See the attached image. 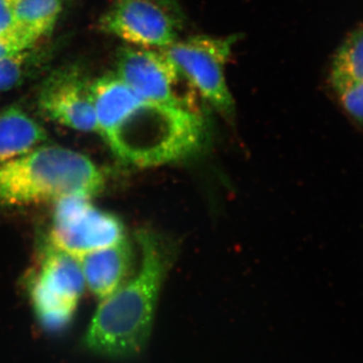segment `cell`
I'll list each match as a JSON object with an SVG mask.
<instances>
[{
  "label": "cell",
  "mask_w": 363,
  "mask_h": 363,
  "mask_svg": "<svg viewBox=\"0 0 363 363\" xmlns=\"http://www.w3.org/2000/svg\"><path fill=\"white\" fill-rule=\"evenodd\" d=\"M104 185V173L89 157L60 145H39L0 164V206L92 198Z\"/></svg>",
  "instance_id": "3"
},
{
  "label": "cell",
  "mask_w": 363,
  "mask_h": 363,
  "mask_svg": "<svg viewBox=\"0 0 363 363\" xmlns=\"http://www.w3.org/2000/svg\"><path fill=\"white\" fill-rule=\"evenodd\" d=\"M91 90L96 113L97 133L104 138L143 100L116 73L92 81Z\"/></svg>",
  "instance_id": "12"
},
{
  "label": "cell",
  "mask_w": 363,
  "mask_h": 363,
  "mask_svg": "<svg viewBox=\"0 0 363 363\" xmlns=\"http://www.w3.org/2000/svg\"><path fill=\"white\" fill-rule=\"evenodd\" d=\"M33 45H35L28 42L16 30L13 33H0V60L23 50L30 49Z\"/></svg>",
  "instance_id": "16"
},
{
  "label": "cell",
  "mask_w": 363,
  "mask_h": 363,
  "mask_svg": "<svg viewBox=\"0 0 363 363\" xmlns=\"http://www.w3.org/2000/svg\"><path fill=\"white\" fill-rule=\"evenodd\" d=\"M329 82L344 113L363 131V26L339 45L332 60Z\"/></svg>",
  "instance_id": "10"
},
{
  "label": "cell",
  "mask_w": 363,
  "mask_h": 363,
  "mask_svg": "<svg viewBox=\"0 0 363 363\" xmlns=\"http://www.w3.org/2000/svg\"><path fill=\"white\" fill-rule=\"evenodd\" d=\"M116 74L145 101L198 111L197 93L164 50L124 47L117 55Z\"/></svg>",
  "instance_id": "6"
},
{
  "label": "cell",
  "mask_w": 363,
  "mask_h": 363,
  "mask_svg": "<svg viewBox=\"0 0 363 363\" xmlns=\"http://www.w3.org/2000/svg\"><path fill=\"white\" fill-rule=\"evenodd\" d=\"M92 81L77 66L62 67L40 85L38 104L54 123L83 133H97Z\"/></svg>",
  "instance_id": "9"
},
{
  "label": "cell",
  "mask_w": 363,
  "mask_h": 363,
  "mask_svg": "<svg viewBox=\"0 0 363 363\" xmlns=\"http://www.w3.org/2000/svg\"><path fill=\"white\" fill-rule=\"evenodd\" d=\"M63 11V0H18L16 30L33 45L51 33Z\"/></svg>",
  "instance_id": "14"
},
{
  "label": "cell",
  "mask_w": 363,
  "mask_h": 363,
  "mask_svg": "<svg viewBox=\"0 0 363 363\" xmlns=\"http://www.w3.org/2000/svg\"><path fill=\"white\" fill-rule=\"evenodd\" d=\"M235 37L195 35L164 49L198 95L224 116L231 117L234 101L225 77Z\"/></svg>",
  "instance_id": "5"
},
{
  "label": "cell",
  "mask_w": 363,
  "mask_h": 363,
  "mask_svg": "<svg viewBox=\"0 0 363 363\" xmlns=\"http://www.w3.org/2000/svg\"><path fill=\"white\" fill-rule=\"evenodd\" d=\"M133 248L125 238L111 247L86 253L79 259L85 284L100 300L125 283L133 264Z\"/></svg>",
  "instance_id": "11"
},
{
  "label": "cell",
  "mask_w": 363,
  "mask_h": 363,
  "mask_svg": "<svg viewBox=\"0 0 363 363\" xmlns=\"http://www.w3.org/2000/svg\"><path fill=\"white\" fill-rule=\"evenodd\" d=\"M35 45L0 60V92L18 87L40 65Z\"/></svg>",
  "instance_id": "15"
},
{
  "label": "cell",
  "mask_w": 363,
  "mask_h": 363,
  "mask_svg": "<svg viewBox=\"0 0 363 363\" xmlns=\"http://www.w3.org/2000/svg\"><path fill=\"white\" fill-rule=\"evenodd\" d=\"M90 199L83 196L62 198L52 213L49 242L77 259L124 238L121 219L98 209Z\"/></svg>",
  "instance_id": "8"
},
{
  "label": "cell",
  "mask_w": 363,
  "mask_h": 363,
  "mask_svg": "<svg viewBox=\"0 0 363 363\" xmlns=\"http://www.w3.org/2000/svg\"><path fill=\"white\" fill-rule=\"evenodd\" d=\"M84 286L77 257L52 243L45 245L39 269L28 281L33 311L42 326L58 331L70 323Z\"/></svg>",
  "instance_id": "4"
},
{
  "label": "cell",
  "mask_w": 363,
  "mask_h": 363,
  "mask_svg": "<svg viewBox=\"0 0 363 363\" xmlns=\"http://www.w3.org/2000/svg\"><path fill=\"white\" fill-rule=\"evenodd\" d=\"M18 0H0V33L16 30V11Z\"/></svg>",
  "instance_id": "17"
},
{
  "label": "cell",
  "mask_w": 363,
  "mask_h": 363,
  "mask_svg": "<svg viewBox=\"0 0 363 363\" xmlns=\"http://www.w3.org/2000/svg\"><path fill=\"white\" fill-rule=\"evenodd\" d=\"M47 138L45 128L20 107L0 112V164L23 156Z\"/></svg>",
  "instance_id": "13"
},
{
  "label": "cell",
  "mask_w": 363,
  "mask_h": 363,
  "mask_svg": "<svg viewBox=\"0 0 363 363\" xmlns=\"http://www.w3.org/2000/svg\"><path fill=\"white\" fill-rule=\"evenodd\" d=\"M99 28L133 47L164 50L178 40L183 21L169 0H114Z\"/></svg>",
  "instance_id": "7"
},
{
  "label": "cell",
  "mask_w": 363,
  "mask_h": 363,
  "mask_svg": "<svg viewBox=\"0 0 363 363\" xmlns=\"http://www.w3.org/2000/svg\"><path fill=\"white\" fill-rule=\"evenodd\" d=\"M138 238L140 269L101 301L83 341L91 352L111 359H130L147 347L168 269V257L159 238L147 231Z\"/></svg>",
  "instance_id": "1"
},
{
  "label": "cell",
  "mask_w": 363,
  "mask_h": 363,
  "mask_svg": "<svg viewBox=\"0 0 363 363\" xmlns=\"http://www.w3.org/2000/svg\"><path fill=\"white\" fill-rule=\"evenodd\" d=\"M206 136L199 111L142 100L104 140L121 161L150 168L194 156Z\"/></svg>",
  "instance_id": "2"
}]
</instances>
